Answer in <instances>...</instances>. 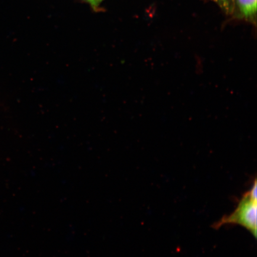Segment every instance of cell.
Returning a JSON list of instances; mask_svg holds the SVG:
<instances>
[{
    "label": "cell",
    "instance_id": "6da1fadb",
    "mask_svg": "<svg viewBox=\"0 0 257 257\" xmlns=\"http://www.w3.org/2000/svg\"><path fill=\"white\" fill-rule=\"evenodd\" d=\"M257 198L253 197L249 191L243 195L236 210L228 216L221 218L215 224L216 229L225 224H236L248 229L256 237Z\"/></svg>",
    "mask_w": 257,
    "mask_h": 257
},
{
    "label": "cell",
    "instance_id": "7a4b0ae2",
    "mask_svg": "<svg viewBox=\"0 0 257 257\" xmlns=\"http://www.w3.org/2000/svg\"><path fill=\"white\" fill-rule=\"evenodd\" d=\"M241 14L246 18H252L256 12V0H237Z\"/></svg>",
    "mask_w": 257,
    "mask_h": 257
},
{
    "label": "cell",
    "instance_id": "3957f363",
    "mask_svg": "<svg viewBox=\"0 0 257 257\" xmlns=\"http://www.w3.org/2000/svg\"><path fill=\"white\" fill-rule=\"evenodd\" d=\"M221 4L223 5L224 7L227 8L230 5V3L232 2V0H218Z\"/></svg>",
    "mask_w": 257,
    "mask_h": 257
},
{
    "label": "cell",
    "instance_id": "277c9868",
    "mask_svg": "<svg viewBox=\"0 0 257 257\" xmlns=\"http://www.w3.org/2000/svg\"><path fill=\"white\" fill-rule=\"evenodd\" d=\"M95 4L96 5L98 6L99 4H100V3L102 1V0H94Z\"/></svg>",
    "mask_w": 257,
    "mask_h": 257
}]
</instances>
